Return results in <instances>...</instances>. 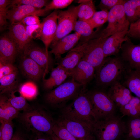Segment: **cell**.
I'll use <instances>...</instances> for the list:
<instances>
[{
	"label": "cell",
	"instance_id": "obj_1",
	"mask_svg": "<svg viewBox=\"0 0 140 140\" xmlns=\"http://www.w3.org/2000/svg\"><path fill=\"white\" fill-rule=\"evenodd\" d=\"M20 122L27 130L33 133H41L50 136L56 120L45 108L31 106L19 114Z\"/></svg>",
	"mask_w": 140,
	"mask_h": 140
},
{
	"label": "cell",
	"instance_id": "obj_2",
	"mask_svg": "<svg viewBox=\"0 0 140 140\" xmlns=\"http://www.w3.org/2000/svg\"><path fill=\"white\" fill-rule=\"evenodd\" d=\"M129 69L121 56L107 57L96 73V83L103 89L109 87L114 82H120Z\"/></svg>",
	"mask_w": 140,
	"mask_h": 140
},
{
	"label": "cell",
	"instance_id": "obj_3",
	"mask_svg": "<svg viewBox=\"0 0 140 140\" xmlns=\"http://www.w3.org/2000/svg\"><path fill=\"white\" fill-rule=\"evenodd\" d=\"M61 115L68 118L92 126L95 119L86 88H83L72 102L62 108Z\"/></svg>",
	"mask_w": 140,
	"mask_h": 140
},
{
	"label": "cell",
	"instance_id": "obj_4",
	"mask_svg": "<svg viewBox=\"0 0 140 140\" xmlns=\"http://www.w3.org/2000/svg\"><path fill=\"white\" fill-rule=\"evenodd\" d=\"M92 127L96 140H118L127 131L126 123L115 115L95 120Z\"/></svg>",
	"mask_w": 140,
	"mask_h": 140
},
{
	"label": "cell",
	"instance_id": "obj_5",
	"mask_svg": "<svg viewBox=\"0 0 140 140\" xmlns=\"http://www.w3.org/2000/svg\"><path fill=\"white\" fill-rule=\"evenodd\" d=\"M83 88V86L72 78L45 95L46 102L51 106L62 108L69 101L75 98Z\"/></svg>",
	"mask_w": 140,
	"mask_h": 140
},
{
	"label": "cell",
	"instance_id": "obj_6",
	"mask_svg": "<svg viewBox=\"0 0 140 140\" xmlns=\"http://www.w3.org/2000/svg\"><path fill=\"white\" fill-rule=\"evenodd\" d=\"M87 94L91 103L95 120L115 115L117 107L107 92L95 89L87 91Z\"/></svg>",
	"mask_w": 140,
	"mask_h": 140
},
{
	"label": "cell",
	"instance_id": "obj_7",
	"mask_svg": "<svg viewBox=\"0 0 140 140\" xmlns=\"http://www.w3.org/2000/svg\"><path fill=\"white\" fill-rule=\"evenodd\" d=\"M107 38L97 37L88 41L81 43L83 52L82 59L87 62L94 68L96 73L99 69L106 58L104 53L103 46Z\"/></svg>",
	"mask_w": 140,
	"mask_h": 140
},
{
	"label": "cell",
	"instance_id": "obj_8",
	"mask_svg": "<svg viewBox=\"0 0 140 140\" xmlns=\"http://www.w3.org/2000/svg\"><path fill=\"white\" fill-rule=\"evenodd\" d=\"M107 27L97 37L105 39L117 33L129 29L130 23L126 17L123 5H117L109 11Z\"/></svg>",
	"mask_w": 140,
	"mask_h": 140
},
{
	"label": "cell",
	"instance_id": "obj_9",
	"mask_svg": "<svg viewBox=\"0 0 140 140\" xmlns=\"http://www.w3.org/2000/svg\"><path fill=\"white\" fill-rule=\"evenodd\" d=\"M78 19L77 6H71L65 10H58L57 29L55 38L51 45V47L73 30Z\"/></svg>",
	"mask_w": 140,
	"mask_h": 140
},
{
	"label": "cell",
	"instance_id": "obj_10",
	"mask_svg": "<svg viewBox=\"0 0 140 140\" xmlns=\"http://www.w3.org/2000/svg\"><path fill=\"white\" fill-rule=\"evenodd\" d=\"M56 121L77 140H96L92 126L68 118L61 115Z\"/></svg>",
	"mask_w": 140,
	"mask_h": 140
},
{
	"label": "cell",
	"instance_id": "obj_11",
	"mask_svg": "<svg viewBox=\"0 0 140 140\" xmlns=\"http://www.w3.org/2000/svg\"><path fill=\"white\" fill-rule=\"evenodd\" d=\"M58 10H54L41 22L38 37L43 43L47 54L48 49L55 36L57 27Z\"/></svg>",
	"mask_w": 140,
	"mask_h": 140
},
{
	"label": "cell",
	"instance_id": "obj_12",
	"mask_svg": "<svg viewBox=\"0 0 140 140\" xmlns=\"http://www.w3.org/2000/svg\"><path fill=\"white\" fill-rule=\"evenodd\" d=\"M124 43L121 57L130 69L140 72V45L134 44L130 39Z\"/></svg>",
	"mask_w": 140,
	"mask_h": 140
},
{
	"label": "cell",
	"instance_id": "obj_13",
	"mask_svg": "<svg viewBox=\"0 0 140 140\" xmlns=\"http://www.w3.org/2000/svg\"><path fill=\"white\" fill-rule=\"evenodd\" d=\"M47 12L44 8H36L25 5L16 6L9 10L8 20L10 24L16 23L21 22L23 19L28 16L33 15L43 16Z\"/></svg>",
	"mask_w": 140,
	"mask_h": 140
},
{
	"label": "cell",
	"instance_id": "obj_14",
	"mask_svg": "<svg viewBox=\"0 0 140 140\" xmlns=\"http://www.w3.org/2000/svg\"><path fill=\"white\" fill-rule=\"evenodd\" d=\"M23 51L24 55L36 62L45 70L46 74L48 73L51 61L49 54L46 53L45 49H43L36 45L32 40Z\"/></svg>",
	"mask_w": 140,
	"mask_h": 140
},
{
	"label": "cell",
	"instance_id": "obj_15",
	"mask_svg": "<svg viewBox=\"0 0 140 140\" xmlns=\"http://www.w3.org/2000/svg\"><path fill=\"white\" fill-rule=\"evenodd\" d=\"M70 71L72 78L86 88L94 76L95 70L90 64L82 59L76 67Z\"/></svg>",
	"mask_w": 140,
	"mask_h": 140
},
{
	"label": "cell",
	"instance_id": "obj_16",
	"mask_svg": "<svg viewBox=\"0 0 140 140\" xmlns=\"http://www.w3.org/2000/svg\"><path fill=\"white\" fill-rule=\"evenodd\" d=\"M128 29L115 33L107 38L103 46L106 57L116 56L121 50L123 43L130 39L127 36Z\"/></svg>",
	"mask_w": 140,
	"mask_h": 140
},
{
	"label": "cell",
	"instance_id": "obj_17",
	"mask_svg": "<svg viewBox=\"0 0 140 140\" xmlns=\"http://www.w3.org/2000/svg\"><path fill=\"white\" fill-rule=\"evenodd\" d=\"M18 52L16 45L7 33L1 37L0 63L13 64Z\"/></svg>",
	"mask_w": 140,
	"mask_h": 140
},
{
	"label": "cell",
	"instance_id": "obj_18",
	"mask_svg": "<svg viewBox=\"0 0 140 140\" xmlns=\"http://www.w3.org/2000/svg\"><path fill=\"white\" fill-rule=\"evenodd\" d=\"M107 93L119 108L128 103L133 97L130 90L118 81L110 86Z\"/></svg>",
	"mask_w": 140,
	"mask_h": 140
},
{
	"label": "cell",
	"instance_id": "obj_19",
	"mask_svg": "<svg viewBox=\"0 0 140 140\" xmlns=\"http://www.w3.org/2000/svg\"><path fill=\"white\" fill-rule=\"evenodd\" d=\"M8 34L14 41L19 52L23 51L32 39L27 33L25 26L21 22L10 24Z\"/></svg>",
	"mask_w": 140,
	"mask_h": 140
},
{
	"label": "cell",
	"instance_id": "obj_20",
	"mask_svg": "<svg viewBox=\"0 0 140 140\" xmlns=\"http://www.w3.org/2000/svg\"><path fill=\"white\" fill-rule=\"evenodd\" d=\"M70 76L69 71L57 66L52 69L49 78L44 80V88L45 90H50L56 88L62 84L68 77Z\"/></svg>",
	"mask_w": 140,
	"mask_h": 140
},
{
	"label": "cell",
	"instance_id": "obj_21",
	"mask_svg": "<svg viewBox=\"0 0 140 140\" xmlns=\"http://www.w3.org/2000/svg\"><path fill=\"white\" fill-rule=\"evenodd\" d=\"M83 56V52L80 43L69 51L65 57L61 58L57 65L70 71L76 67Z\"/></svg>",
	"mask_w": 140,
	"mask_h": 140
},
{
	"label": "cell",
	"instance_id": "obj_22",
	"mask_svg": "<svg viewBox=\"0 0 140 140\" xmlns=\"http://www.w3.org/2000/svg\"><path fill=\"white\" fill-rule=\"evenodd\" d=\"M21 66L24 74L34 80H39L46 74L45 70L36 62L24 55L22 58Z\"/></svg>",
	"mask_w": 140,
	"mask_h": 140
},
{
	"label": "cell",
	"instance_id": "obj_23",
	"mask_svg": "<svg viewBox=\"0 0 140 140\" xmlns=\"http://www.w3.org/2000/svg\"><path fill=\"white\" fill-rule=\"evenodd\" d=\"M120 82L140 99V72L129 69Z\"/></svg>",
	"mask_w": 140,
	"mask_h": 140
},
{
	"label": "cell",
	"instance_id": "obj_24",
	"mask_svg": "<svg viewBox=\"0 0 140 140\" xmlns=\"http://www.w3.org/2000/svg\"><path fill=\"white\" fill-rule=\"evenodd\" d=\"M19 111H17L10 104L8 97L3 95H0V122L12 121L18 118Z\"/></svg>",
	"mask_w": 140,
	"mask_h": 140
},
{
	"label": "cell",
	"instance_id": "obj_25",
	"mask_svg": "<svg viewBox=\"0 0 140 140\" xmlns=\"http://www.w3.org/2000/svg\"><path fill=\"white\" fill-rule=\"evenodd\" d=\"M80 4L77 6L78 20L87 21L90 19L96 12L92 0H79Z\"/></svg>",
	"mask_w": 140,
	"mask_h": 140
},
{
	"label": "cell",
	"instance_id": "obj_26",
	"mask_svg": "<svg viewBox=\"0 0 140 140\" xmlns=\"http://www.w3.org/2000/svg\"><path fill=\"white\" fill-rule=\"evenodd\" d=\"M123 6L130 24L140 18V0H126Z\"/></svg>",
	"mask_w": 140,
	"mask_h": 140
},
{
	"label": "cell",
	"instance_id": "obj_27",
	"mask_svg": "<svg viewBox=\"0 0 140 140\" xmlns=\"http://www.w3.org/2000/svg\"><path fill=\"white\" fill-rule=\"evenodd\" d=\"M17 71L0 79V95L16 90L18 87Z\"/></svg>",
	"mask_w": 140,
	"mask_h": 140
},
{
	"label": "cell",
	"instance_id": "obj_28",
	"mask_svg": "<svg viewBox=\"0 0 140 140\" xmlns=\"http://www.w3.org/2000/svg\"><path fill=\"white\" fill-rule=\"evenodd\" d=\"M122 117L127 116L131 118L140 116V99L133 96L126 105L119 108Z\"/></svg>",
	"mask_w": 140,
	"mask_h": 140
},
{
	"label": "cell",
	"instance_id": "obj_29",
	"mask_svg": "<svg viewBox=\"0 0 140 140\" xmlns=\"http://www.w3.org/2000/svg\"><path fill=\"white\" fill-rule=\"evenodd\" d=\"M126 123L125 140H140V116L131 118Z\"/></svg>",
	"mask_w": 140,
	"mask_h": 140
},
{
	"label": "cell",
	"instance_id": "obj_30",
	"mask_svg": "<svg viewBox=\"0 0 140 140\" xmlns=\"http://www.w3.org/2000/svg\"><path fill=\"white\" fill-rule=\"evenodd\" d=\"M73 30L81 36V38H85L84 42L93 39L95 34L94 29L85 21L78 20L74 24Z\"/></svg>",
	"mask_w": 140,
	"mask_h": 140
},
{
	"label": "cell",
	"instance_id": "obj_31",
	"mask_svg": "<svg viewBox=\"0 0 140 140\" xmlns=\"http://www.w3.org/2000/svg\"><path fill=\"white\" fill-rule=\"evenodd\" d=\"M51 140H77L65 128L56 121L51 135Z\"/></svg>",
	"mask_w": 140,
	"mask_h": 140
},
{
	"label": "cell",
	"instance_id": "obj_32",
	"mask_svg": "<svg viewBox=\"0 0 140 140\" xmlns=\"http://www.w3.org/2000/svg\"><path fill=\"white\" fill-rule=\"evenodd\" d=\"M81 36H79L74 39L63 44L57 46H54L51 48L49 52L51 54L54 55L57 58H59L62 54L73 48L80 39Z\"/></svg>",
	"mask_w": 140,
	"mask_h": 140
},
{
	"label": "cell",
	"instance_id": "obj_33",
	"mask_svg": "<svg viewBox=\"0 0 140 140\" xmlns=\"http://www.w3.org/2000/svg\"><path fill=\"white\" fill-rule=\"evenodd\" d=\"M15 91L10 93H11L10 96L8 97V101L17 111H25L28 108L30 105L27 103L26 98L20 93L19 96L15 95H14Z\"/></svg>",
	"mask_w": 140,
	"mask_h": 140
},
{
	"label": "cell",
	"instance_id": "obj_34",
	"mask_svg": "<svg viewBox=\"0 0 140 140\" xmlns=\"http://www.w3.org/2000/svg\"><path fill=\"white\" fill-rule=\"evenodd\" d=\"M109 11L101 10L96 11L92 17L87 21L93 29L103 25L108 20Z\"/></svg>",
	"mask_w": 140,
	"mask_h": 140
},
{
	"label": "cell",
	"instance_id": "obj_35",
	"mask_svg": "<svg viewBox=\"0 0 140 140\" xmlns=\"http://www.w3.org/2000/svg\"><path fill=\"white\" fill-rule=\"evenodd\" d=\"M46 0H11L9 7L21 5H25L35 8L42 9L49 3Z\"/></svg>",
	"mask_w": 140,
	"mask_h": 140
},
{
	"label": "cell",
	"instance_id": "obj_36",
	"mask_svg": "<svg viewBox=\"0 0 140 140\" xmlns=\"http://www.w3.org/2000/svg\"><path fill=\"white\" fill-rule=\"evenodd\" d=\"M19 91L26 98L31 99L36 96L37 89L34 83L28 82L20 86Z\"/></svg>",
	"mask_w": 140,
	"mask_h": 140
},
{
	"label": "cell",
	"instance_id": "obj_37",
	"mask_svg": "<svg viewBox=\"0 0 140 140\" xmlns=\"http://www.w3.org/2000/svg\"><path fill=\"white\" fill-rule=\"evenodd\" d=\"M0 140H11L13 135L12 121L0 123Z\"/></svg>",
	"mask_w": 140,
	"mask_h": 140
},
{
	"label": "cell",
	"instance_id": "obj_38",
	"mask_svg": "<svg viewBox=\"0 0 140 140\" xmlns=\"http://www.w3.org/2000/svg\"><path fill=\"white\" fill-rule=\"evenodd\" d=\"M11 0H0V27L1 29L6 25L8 23V15L9 5Z\"/></svg>",
	"mask_w": 140,
	"mask_h": 140
},
{
	"label": "cell",
	"instance_id": "obj_39",
	"mask_svg": "<svg viewBox=\"0 0 140 140\" xmlns=\"http://www.w3.org/2000/svg\"><path fill=\"white\" fill-rule=\"evenodd\" d=\"M73 1L72 0H53L49 2L44 9L48 12L52 10L64 8L68 6Z\"/></svg>",
	"mask_w": 140,
	"mask_h": 140
},
{
	"label": "cell",
	"instance_id": "obj_40",
	"mask_svg": "<svg viewBox=\"0 0 140 140\" xmlns=\"http://www.w3.org/2000/svg\"><path fill=\"white\" fill-rule=\"evenodd\" d=\"M127 36L129 38L140 39V18L130 24Z\"/></svg>",
	"mask_w": 140,
	"mask_h": 140
},
{
	"label": "cell",
	"instance_id": "obj_41",
	"mask_svg": "<svg viewBox=\"0 0 140 140\" xmlns=\"http://www.w3.org/2000/svg\"><path fill=\"white\" fill-rule=\"evenodd\" d=\"M126 0H101L99 5L101 10H110L115 6L119 5H123Z\"/></svg>",
	"mask_w": 140,
	"mask_h": 140
},
{
	"label": "cell",
	"instance_id": "obj_42",
	"mask_svg": "<svg viewBox=\"0 0 140 140\" xmlns=\"http://www.w3.org/2000/svg\"><path fill=\"white\" fill-rule=\"evenodd\" d=\"M17 71L13 64L0 63V79Z\"/></svg>",
	"mask_w": 140,
	"mask_h": 140
},
{
	"label": "cell",
	"instance_id": "obj_43",
	"mask_svg": "<svg viewBox=\"0 0 140 140\" xmlns=\"http://www.w3.org/2000/svg\"><path fill=\"white\" fill-rule=\"evenodd\" d=\"M25 26L41 24L39 17L34 15L28 16L23 19L21 22Z\"/></svg>",
	"mask_w": 140,
	"mask_h": 140
},
{
	"label": "cell",
	"instance_id": "obj_44",
	"mask_svg": "<svg viewBox=\"0 0 140 140\" xmlns=\"http://www.w3.org/2000/svg\"><path fill=\"white\" fill-rule=\"evenodd\" d=\"M41 25V23L40 24L25 26L26 32L29 37L32 39L33 34L36 32L38 33V37Z\"/></svg>",
	"mask_w": 140,
	"mask_h": 140
},
{
	"label": "cell",
	"instance_id": "obj_45",
	"mask_svg": "<svg viewBox=\"0 0 140 140\" xmlns=\"http://www.w3.org/2000/svg\"><path fill=\"white\" fill-rule=\"evenodd\" d=\"M30 140H51L50 136L41 133H33Z\"/></svg>",
	"mask_w": 140,
	"mask_h": 140
},
{
	"label": "cell",
	"instance_id": "obj_46",
	"mask_svg": "<svg viewBox=\"0 0 140 140\" xmlns=\"http://www.w3.org/2000/svg\"><path fill=\"white\" fill-rule=\"evenodd\" d=\"M11 140H25V139L22 134L19 132L15 133Z\"/></svg>",
	"mask_w": 140,
	"mask_h": 140
},
{
	"label": "cell",
	"instance_id": "obj_47",
	"mask_svg": "<svg viewBox=\"0 0 140 140\" xmlns=\"http://www.w3.org/2000/svg\"></svg>",
	"mask_w": 140,
	"mask_h": 140
}]
</instances>
